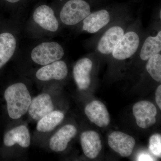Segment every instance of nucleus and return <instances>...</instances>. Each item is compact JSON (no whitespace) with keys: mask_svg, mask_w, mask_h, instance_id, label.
Returning a JSON list of instances; mask_svg holds the SVG:
<instances>
[{"mask_svg":"<svg viewBox=\"0 0 161 161\" xmlns=\"http://www.w3.org/2000/svg\"><path fill=\"white\" fill-rule=\"evenodd\" d=\"M98 57L95 52L92 51L75 64L73 68V77L79 90L87 89L91 86L95 60Z\"/></svg>","mask_w":161,"mask_h":161,"instance_id":"nucleus-7","label":"nucleus"},{"mask_svg":"<svg viewBox=\"0 0 161 161\" xmlns=\"http://www.w3.org/2000/svg\"><path fill=\"white\" fill-rule=\"evenodd\" d=\"M145 69L157 82L161 81V53L154 55L145 65Z\"/></svg>","mask_w":161,"mask_h":161,"instance_id":"nucleus-18","label":"nucleus"},{"mask_svg":"<svg viewBox=\"0 0 161 161\" xmlns=\"http://www.w3.org/2000/svg\"><path fill=\"white\" fill-rule=\"evenodd\" d=\"M30 135L27 127L20 125L12 129L4 136V143L6 147H10L18 144L23 148L30 145Z\"/></svg>","mask_w":161,"mask_h":161,"instance_id":"nucleus-16","label":"nucleus"},{"mask_svg":"<svg viewBox=\"0 0 161 161\" xmlns=\"http://www.w3.org/2000/svg\"><path fill=\"white\" fill-rule=\"evenodd\" d=\"M53 109L51 97L48 94L43 93L31 100L28 111L32 118L39 120L53 111Z\"/></svg>","mask_w":161,"mask_h":161,"instance_id":"nucleus-13","label":"nucleus"},{"mask_svg":"<svg viewBox=\"0 0 161 161\" xmlns=\"http://www.w3.org/2000/svg\"><path fill=\"white\" fill-rule=\"evenodd\" d=\"M4 97L9 117L18 119L28 111L31 102L30 94L24 83L14 84L6 89Z\"/></svg>","mask_w":161,"mask_h":161,"instance_id":"nucleus-3","label":"nucleus"},{"mask_svg":"<svg viewBox=\"0 0 161 161\" xmlns=\"http://www.w3.org/2000/svg\"><path fill=\"white\" fill-rule=\"evenodd\" d=\"M17 36L9 29L0 30V69L12 58L18 46Z\"/></svg>","mask_w":161,"mask_h":161,"instance_id":"nucleus-9","label":"nucleus"},{"mask_svg":"<svg viewBox=\"0 0 161 161\" xmlns=\"http://www.w3.org/2000/svg\"><path fill=\"white\" fill-rule=\"evenodd\" d=\"M65 50L61 44L56 41H45L35 46L31 51V58L39 65H47L61 60Z\"/></svg>","mask_w":161,"mask_h":161,"instance_id":"nucleus-6","label":"nucleus"},{"mask_svg":"<svg viewBox=\"0 0 161 161\" xmlns=\"http://www.w3.org/2000/svg\"><path fill=\"white\" fill-rule=\"evenodd\" d=\"M92 12V6L86 0H66L57 14L62 26L76 28Z\"/></svg>","mask_w":161,"mask_h":161,"instance_id":"nucleus-4","label":"nucleus"},{"mask_svg":"<svg viewBox=\"0 0 161 161\" xmlns=\"http://www.w3.org/2000/svg\"><path fill=\"white\" fill-rule=\"evenodd\" d=\"M138 161H153V158L151 156L147 153H141L137 158Z\"/></svg>","mask_w":161,"mask_h":161,"instance_id":"nucleus-22","label":"nucleus"},{"mask_svg":"<svg viewBox=\"0 0 161 161\" xmlns=\"http://www.w3.org/2000/svg\"><path fill=\"white\" fill-rule=\"evenodd\" d=\"M85 112L91 122L100 128L107 127L110 123L109 112L105 105L99 101H93L88 104Z\"/></svg>","mask_w":161,"mask_h":161,"instance_id":"nucleus-12","label":"nucleus"},{"mask_svg":"<svg viewBox=\"0 0 161 161\" xmlns=\"http://www.w3.org/2000/svg\"><path fill=\"white\" fill-rule=\"evenodd\" d=\"M129 14L124 8H103L92 11L76 27L79 32L95 34L123 17Z\"/></svg>","mask_w":161,"mask_h":161,"instance_id":"nucleus-2","label":"nucleus"},{"mask_svg":"<svg viewBox=\"0 0 161 161\" xmlns=\"http://www.w3.org/2000/svg\"><path fill=\"white\" fill-rule=\"evenodd\" d=\"M80 139L82 150L87 157H97L102 148L99 134L94 131H86L81 134Z\"/></svg>","mask_w":161,"mask_h":161,"instance_id":"nucleus-15","label":"nucleus"},{"mask_svg":"<svg viewBox=\"0 0 161 161\" xmlns=\"http://www.w3.org/2000/svg\"><path fill=\"white\" fill-rule=\"evenodd\" d=\"M68 74V68L66 63L60 60L43 65L38 70L36 76L38 80L48 81L63 80L66 78Z\"/></svg>","mask_w":161,"mask_h":161,"instance_id":"nucleus-11","label":"nucleus"},{"mask_svg":"<svg viewBox=\"0 0 161 161\" xmlns=\"http://www.w3.org/2000/svg\"><path fill=\"white\" fill-rule=\"evenodd\" d=\"M149 150L156 157H161V136L155 134L151 136L149 140Z\"/></svg>","mask_w":161,"mask_h":161,"instance_id":"nucleus-19","label":"nucleus"},{"mask_svg":"<svg viewBox=\"0 0 161 161\" xmlns=\"http://www.w3.org/2000/svg\"><path fill=\"white\" fill-rule=\"evenodd\" d=\"M155 100L160 109H161V85L158 87L155 92Z\"/></svg>","mask_w":161,"mask_h":161,"instance_id":"nucleus-21","label":"nucleus"},{"mask_svg":"<svg viewBox=\"0 0 161 161\" xmlns=\"http://www.w3.org/2000/svg\"><path fill=\"white\" fill-rule=\"evenodd\" d=\"M134 19L130 14L123 17L103 30L94 34L93 37L87 41V45L98 58H109L115 47Z\"/></svg>","mask_w":161,"mask_h":161,"instance_id":"nucleus-1","label":"nucleus"},{"mask_svg":"<svg viewBox=\"0 0 161 161\" xmlns=\"http://www.w3.org/2000/svg\"><path fill=\"white\" fill-rule=\"evenodd\" d=\"M132 111L136 124L141 128H150L156 122V116L157 114L156 108L150 101L138 102L133 106Z\"/></svg>","mask_w":161,"mask_h":161,"instance_id":"nucleus-8","label":"nucleus"},{"mask_svg":"<svg viewBox=\"0 0 161 161\" xmlns=\"http://www.w3.org/2000/svg\"><path fill=\"white\" fill-rule=\"evenodd\" d=\"M31 19L38 28L47 33H58L62 26L53 7L45 3H40L36 6Z\"/></svg>","mask_w":161,"mask_h":161,"instance_id":"nucleus-5","label":"nucleus"},{"mask_svg":"<svg viewBox=\"0 0 161 161\" xmlns=\"http://www.w3.org/2000/svg\"><path fill=\"white\" fill-rule=\"evenodd\" d=\"M28 0H0V4L10 8H16L22 6Z\"/></svg>","mask_w":161,"mask_h":161,"instance_id":"nucleus-20","label":"nucleus"},{"mask_svg":"<svg viewBox=\"0 0 161 161\" xmlns=\"http://www.w3.org/2000/svg\"><path fill=\"white\" fill-rule=\"evenodd\" d=\"M75 126L67 125L62 127L53 136L50 140V149L55 152H62L67 147L69 143L77 134Z\"/></svg>","mask_w":161,"mask_h":161,"instance_id":"nucleus-14","label":"nucleus"},{"mask_svg":"<svg viewBox=\"0 0 161 161\" xmlns=\"http://www.w3.org/2000/svg\"><path fill=\"white\" fill-rule=\"evenodd\" d=\"M64 118V114L60 111H52L40 119L37 125V130L41 132L52 131Z\"/></svg>","mask_w":161,"mask_h":161,"instance_id":"nucleus-17","label":"nucleus"},{"mask_svg":"<svg viewBox=\"0 0 161 161\" xmlns=\"http://www.w3.org/2000/svg\"><path fill=\"white\" fill-rule=\"evenodd\" d=\"M108 143L115 152L122 157H127L132 154L136 142L132 136L122 132L115 131L109 136Z\"/></svg>","mask_w":161,"mask_h":161,"instance_id":"nucleus-10","label":"nucleus"}]
</instances>
